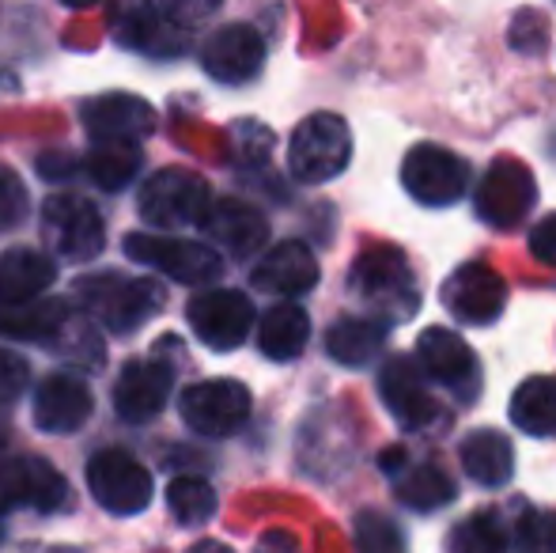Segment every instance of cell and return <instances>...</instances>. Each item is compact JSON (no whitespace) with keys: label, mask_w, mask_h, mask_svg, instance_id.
I'll list each match as a JSON object with an SVG mask.
<instances>
[{"label":"cell","mask_w":556,"mask_h":553,"mask_svg":"<svg viewBox=\"0 0 556 553\" xmlns=\"http://www.w3.org/2000/svg\"><path fill=\"white\" fill-rule=\"evenodd\" d=\"M387 323L371 315H344L326 334V353L344 368H367L387 345Z\"/></svg>","instance_id":"cell-28"},{"label":"cell","mask_w":556,"mask_h":553,"mask_svg":"<svg viewBox=\"0 0 556 553\" xmlns=\"http://www.w3.org/2000/svg\"><path fill=\"white\" fill-rule=\"evenodd\" d=\"M265 65V38L250 23H224L201 46V68L216 84H250Z\"/></svg>","instance_id":"cell-18"},{"label":"cell","mask_w":556,"mask_h":553,"mask_svg":"<svg viewBox=\"0 0 556 553\" xmlns=\"http://www.w3.org/2000/svg\"><path fill=\"white\" fill-rule=\"evenodd\" d=\"M178 414L198 436L227 440L254 414V399H250V387L239 379H201L178 394Z\"/></svg>","instance_id":"cell-9"},{"label":"cell","mask_w":556,"mask_h":553,"mask_svg":"<svg viewBox=\"0 0 556 553\" xmlns=\"http://www.w3.org/2000/svg\"><path fill=\"white\" fill-rule=\"evenodd\" d=\"M140 167H144L140 144H91V152L84 155V175L103 193L129 190L140 178Z\"/></svg>","instance_id":"cell-29"},{"label":"cell","mask_w":556,"mask_h":553,"mask_svg":"<svg viewBox=\"0 0 556 553\" xmlns=\"http://www.w3.org/2000/svg\"><path fill=\"white\" fill-rule=\"evenodd\" d=\"M356 546L359 553H402V531L390 519H382L379 512H364L356 519Z\"/></svg>","instance_id":"cell-34"},{"label":"cell","mask_w":556,"mask_h":553,"mask_svg":"<svg viewBox=\"0 0 556 553\" xmlns=\"http://www.w3.org/2000/svg\"><path fill=\"white\" fill-rule=\"evenodd\" d=\"M458 458H462L466 478L484 489L507 486L515 474V448L504 432H496V428H477V432L462 436Z\"/></svg>","instance_id":"cell-25"},{"label":"cell","mask_w":556,"mask_h":553,"mask_svg":"<svg viewBox=\"0 0 556 553\" xmlns=\"http://www.w3.org/2000/svg\"><path fill=\"white\" fill-rule=\"evenodd\" d=\"M23 553H80L76 546H50V542H35V546H27Z\"/></svg>","instance_id":"cell-39"},{"label":"cell","mask_w":556,"mask_h":553,"mask_svg":"<svg viewBox=\"0 0 556 553\" xmlns=\"http://www.w3.org/2000/svg\"><path fill=\"white\" fill-rule=\"evenodd\" d=\"M84 134L91 144H140L155 134V106L129 91H106V96L80 103Z\"/></svg>","instance_id":"cell-15"},{"label":"cell","mask_w":556,"mask_h":553,"mask_svg":"<svg viewBox=\"0 0 556 553\" xmlns=\"http://www.w3.org/2000/svg\"><path fill=\"white\" fill-rule=\"evenodd\" d=\"M84 478L96 504L111 516H140L152 504V474L125 448H99L88 458Z\"/></svg>","instance_id":"cell-8"},{"label":"cell","mask_w":556,"mask_h":553,"mask_svg":"<svg viewBox=\"0 0 556 553\" xmlns=\"http://www.w3.org/2000/svg\"><path fill=\"white\" fill-rule=\"evenodd\" d=\"M68 504V481L53 463L38 455H15L0 463V539H4V519L15 508L30 512H61Z\"/></svg>","instance_id":"cell-10"},{"label":"cell","mask_w":556,"mask_h":553,"mask_svg":"<svg viewBox=\"0 0 556 553\" xmlns=\"http://www.w3.org/2000/svg\"><path fill=\"white\" fill-rule=\"evenodd\" d=\"M417 364L428 376V384H440L454 391L458 399H473L481 387V364L477 353L462 334L446 330V326H428L417 338Z\"/></svg>","instance_id":"cell-14"},{"label":"cell","mask_w":556,"mask_h":553,"mask_svg":"<svg viewBox=\"0 0 556 553\" xmlns=\"http://www.w3.org/2000/svg\"><path fill=\"white\" fill-rule=\"evenodd\" d=\"M352 160V129L341 114L318 111L295 126L288 140V171L295 183L323 186L341 175Z\"/></svg>","instance_id":"cell-6"},{"label":"cell","mask_w":556,"mask_h":553,"mask_svg":"<svg viewBox=\"0 0 556 553\" xmlns=\"http://www.w3.org/2000/svg\"><path fill=\"white\" fill-rule=\"evenodd\" d=\"M379 399H382V406L394 414V420H402L405 428H428L443 417L440 402H435L417 356H390V361L382 364Z\"/></svg>","instance_id":"cell-17"},{"label":"cell","mask_w":556,"mask_h":553,"mask_svg":"<svg viewBox=\"0 0 556 553\" xmlns=\"http://www.w3.org/2000/svg\"><path fill=\"white\" fill-rule=\"evenodd\" d=\"M409 451H397L390 448L382 455V470L394 474V497L405 504V508H417V512H435L446 508V504L458 497L454 489L451 474L435 463H409Z\"/></svg>","instance_id":"cell-22"},{"label":"cell","mask_w":556,"mask_h":553,"mask_svg":"<svg viewBox=\"0 0 556 553\" xmlns=\"http://www.w3.org/2000/svg\"><path fill=\"white\" fill-rule=\"evenodd\" d=\"M213 190L201 175L186 167H163L155 175H148V183L140 186L137 193V209H140V221L155 231H182L193 228L208 216L213 209Z\"/></svg>","instance_id":"cell-4"},{"label":"cell","mask_w":556,"mask_h":553,"mask_svg":"<svg viewBox=\"0 0 556 553\" xmlns=\"http://www.w3.org/2000/svg\"><path fill=\"white\" fill-rule=\"evenodd\" d=\"M73 300L91 323H99L114 338H129L148 326L167 303L163 285L148 277H125L114 269H99L73 285Z\"/></svg>","instance_id":"cell-1"},{"label":"cell","mask_w":556,"mask_h":553,"mask_svg":"<svg viewBox=\"0 0 556 553\" xmlns=\"http://www.w3.org/2000/svg\"><path fill=\"white\" fill-rule=\"evenodd\" d=\"M27 209H30V193H27V186H23V178L15 175L12 167L0 163V231L20 228Z\"/></svg>","instance_id":"cell-35"},{"label":"cell","mask_w":556,"mask_h":553,"mask_svg":"<svg viewBox=\"0 0 556 553\" xmlns=\"http://www.w3.org/2000/svg\"><path fill=\"white\" fill-rule=\"evenodd\" d=\"M186 323L201 345L216 349V353H231L254 330V303L239 288H205L186 307Z\"/></svg>","instance_id":"cell-11"},{"label":"cell","mask_w":556,"mask_h":553,"mask_svg":"<svg viewBox=\"0 0 556 553\" xmlns=\"http://www.w3.org/2000/svg\"><path fill=\"white\" fill-rule=\"evenodd\" d=\"M213 4H129L114 15V42L144 58H182Z\"/></svg>","instance_id":"cell-2"},{"label":"cell","mask_w":556,"mask_h":553,"mask_svg":"<svg viewBox=\"0 0 556 553\" xmlns=\"http://www.w3.org/2000/svg\"><path fill=\"white\" fill-rule=\"evenodd\" d=\"M201 228L231 259H250V254L265 251V243H269V221H265V213L239 198H216L208 216L201 221Z\"/></svg>","instance_id":"cell-21"},{"label":"cell","mask_w":556,"mask_h":553,"mask_svg":"<svg viewBox=\"0 0 556 553\" xmlns=\"http://www.w3.org/2000/svg\"><path fill=\"white\" fill-rule=\"evenodd\" d=\"M349 288L359 303L371 307V318L379 323H405L417 315L420 307V288L413 277L409 262L394 247H371L352 262Z\"/></svg>","instance_id":"cell-3"},{"label":"cell","mask_w":556,"mask_h":553,"mask_svg":"<svg viewBox=\"0 0 556 553\" xmlns=\"http://www.w3.org/2000/svg\"><path fill=\"white\" fill-rule=\"evenodd\" d=\"M190 553H231V550H227L224 542H198Z\"/></svg>","instance_id":"cell-40"},{"label":"cell","mask_w":556,"mask_h":553,"mask_svg":"<svg viewBox=\"0 0 556 553\" xmlns=\"http://www.w3.org/2000/svg\"><path fill=\"white\" fill-rule=\"evenodd\" d=\"M122 251L137 266H152L167 274L175 285L205 288L224 277V254L213 243L182 236H152V231H129L122 239Z\"/></svg>","instance_id":"cell-5"},{"label":"cell","mask_w":556,"mask_h":553,"mask_svg":"<svg viewBox=\"0 0 556 553\" xmlns=\"http://www.w3.org/2000/svg\"><path fill=\"white\" fill-rule=\"evenodd\" d=\"M53 280H58L53 254H42L35 247H8L0 254V307H27L46 300Z\"/></svg>","instance_id":"cell-23"},{"label":"cell","mask_w":556,"mask_h":553,"mask_svg":"<svg viewBox=\"0 0 556 553\" xmlns=\"http://www.w3.org/2000/svg\"><path fill=\"white\" fill-rule=\"evenodd\" d=\"M73 326V303L65 300H38L27 307H0V338L30 341V345H61Z\"/></svg>","instance_id":"cell-24"},{"label":"cell","mask_w":556,"mask_h":553,"mask_svg":"<svg viewBox=\"0 0 556 553\" xmlns=\"http://www.w3.org/2000/svg\"><path fill=\"white\" fill-rule=\"evenodd\" d=\"M530 251H534V259L542 262V266L556 269V213L534 224V231H530Z\"/></svg>","instance_id":"cell-38"},{"label":"cell","mask_w":556,"mask_h":553,"mask_svg":"<svg viewBox=\"0 0 556 553\" xmlns=\"http://www.w3.org/2000/svg\"><path fill=\"white\" fill-rule=\"evenodd\" d=\"M454 553H511L496 512H477L462 527H454Z\"/></svg>","instance_id":"cell-32"},{"label":"cell","mask_w":556,"mask_h":553,"mask_svg":"<svg viewBox=\"0 0 556 553\" xmlns=\"http://www.w3.org/2000/svg\"><path fill=\"white\" fill-rule=\"evenodd\" d=\"M91 414H96V394L73 372H53L30 394V420L38 432L68 436L88 425Z\"/></svg>","instance_id":"cell-16"},{"label":"cell","mask_w":556,"mask_h":553,"mask_svg":"<svg viewBox=\"0 0 556 553\" xmlns=\"http://www.w3.org/2000/svg\"><path fill=\"white\" fill-rule=\"evenodd\" d=\"M216 489L201 474H178L167 486V508L178 527H201L216 516Z\"/></svg>","instance_id":"cell-31"},{"label":"cell","mask_w":556,"mask_h":553,"mask_svg":"<svg viewBox=\"0 0 556 553\" xmlns=\"http://www.w3.org/2000/svg\"><path fill=\"white\" fill-rule=\"evenodd\" d=\"M530 205H534V183L515 163H500L496 171H489L481 193H477V209L492 224H515L522 209Z\"/></svg>","instance_id":"cell-26"},{"label":"cell","mask_w":556,"mask_h":553,"mask_svg":"<svg viewBox=\"0 0 556 553\" xmlns=\"http://www.w3.org/2000/svg\"><path fill=\"white\" fill-rule=\"evenodd\" d=\"M27 384H30L27 361H23L20 353H12V349L0 345V410L12 406V402L27 391Z\"/></svg>","instance_id":"cell-36"},{"label":"cell","mask_w":556,"mask_h":553,"mask_svg":"<svg viewBox=\"0 0 556 553\" xmlns=\"http://www.w3.org/2000/svg\"><path fill=\"white\" fill-rule=\"evenodd\" d=\"M250 280H254L257 292L280 296V300L288 303L318 285V259L300 239H280V243H273L269 251L257 259Z\"/></svg>","instance_id":"cell-20"},{"label":"cell","mask_w":556,"mask_h":553,"mask_svg":"<svg viewBox=\"0 0 556 553\" xmlns=\"http://www.w3.org/2000/svg\"><path fill=\"white\" fill-rule=\"evenodd\" d=\"M175 391V364L163 361L160 349L152 356H132L114 379V414L125 425H148L167 410Z\"/></svg>","instance_id":"cell-13"},{"label":"cell","mask_w":556,"mask_h":553,"mask_svg":"<svg viewBox=\"0 0 556 553\" xmlns=\"http://www.w3.org/2000/svg\"><path fill=\"white\" fill-rule=\"evenodd\" d=\"M511 425H519L527 436H553L556 432V376H530L511 394Z\"/></svg>","instance_id":"cell-30"},{"label":"cell","mask_w":556,"mask_h":553,"mask_svg":"<svg viewBox=\"0 0 556 553\" xmlns=\"http://www.w3.org/2000/svg\"><path fill=\"white\" fill-rule=\"evenodd\" d=\"M402 186L420 205L446 209L469 190V163L443 144H413L402 160Z\"/></svg>","instance_id":"cell-12"},{"label":"cell","mask_w":556,"mask_h":553,"mask_svg":"<svg viewBox=\"0 0 556 553\" xmlns=\"http://www.w3.org/2000/svg\"><path fill=\"white\" fill-rule=\"evenodd\" d=\"M42 239L61 262H91L106 247L103 213L84 193H53L42 201Z\"/></svg>","instance_id":"cell-7"},{"label":"cell","mask_w":556,"mask_h":553,"mask_svg":"<svg viewBox=\"0 0 556 553\" xmlns=\"http://www.w3.org/2000/svg\"><path fill=\"white\" fill-rule=\"evenodd\" d=\"M515 553H556V512H527L515 524Z\"/></svg>","instance_id":"cell-33"},{"label":"cell","mask_w":556,"mask_h":553,"mask_svg":"<svg viewBox=\"0 0 556 553\" xmlns=\"http://www.w3.org/2000/svg\"><path fill=\"white\" fill-rule=\"evenodd\" d=\"M35 167H38V175H42L46 183H68L76 171H84V163L76 160L73 152H42Z\"/></svg>","instance_id":"cell-37"},{"label":"cell","mask_w":556,"mask_h":553,"mask_svg":"<svg viewBox=\"0 0 556 553\" xmlns=\"http://www.w3.org/2000/svg\"><path fill=\"white\" fill-rule=\"evenodd\" d=\"M307 341H311V315L292 300L273 303L262 315V323H257V349H262V356H269L277 364L295 361L307 349Z\"/></svg>","instance_id":"cell-27"},{"label":"cell","mask_w":556,"mask_h":553,"mask_svg":"<svg viewBox=\"0 0 556 553\" xmlns=\"http://www.w3.org/2000/svg\"><path fill=\"white\" fill-rule=\"evenodd\" d=\"M443 303L454 318L469 326H484L492 318H500L507 303V285L496 269H489L484 262H469V266L454 269L443 285Z\"/></svg>","instance_id":"cell-19"}]
</instances>
